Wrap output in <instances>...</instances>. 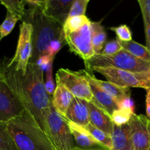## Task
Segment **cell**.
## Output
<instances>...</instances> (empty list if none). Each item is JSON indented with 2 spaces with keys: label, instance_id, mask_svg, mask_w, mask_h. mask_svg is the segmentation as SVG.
Listing matches in <instances>:
<instances>
[{
  "label": "cell",
  "instance_id": "7",
  "mask_svg": "<svg viewBox=\"0 0 150 150\" xmlns=\"http://www.w3.org/2000/svg\"><path fill=\"white\" fill-rule=\"evenodd\" d=\"M56 80L57 83L64 85L74 97L96 105L90 84L85 77L83 70L76 72L68 69L60 68L57 72Z\"/></svg>",
  "mask_w": 150,
  "mask_h": 150
},
{
  "label": "cell",
  "instance_id": "16",
  "mask_svg": "<svg viewBox=\"0 0 150 150\" xmlns=\"http://www.w3.org/2000/svg\"><path fill=\"white\" fill-rule=\"evenodd\" d=\"M89 108L91 124L111 136L114 123L111 120V117L104 110L92 103H89Z\"/></svg>",
  "mask_w": 150,
  "mask_h": 150
},
{
  "label": "cell",
  "instance_id": "30",
  "mask_svg": "<svg viewBox=\"0 0 150 150\" xmlns=\"http://www.w3.org/2000/svg\"><path fill=\"white\" fill-rule=\"evenodd\" d=\"M122 50V47L121 44H120V40L117 38V39L112 40L105 43L100 54L106 56L113 55V54H115L117 53L120 52Z\"/></svg>",
  "mask_w": 150,
  "mask_h": 150
},
{
  "label": "cell",
  "instance_id": "33",
  "mask_svg": "<svg viewBox=\"0 0 150 150\" xmlns=\"http://www.w3.org/2000/svg\"><path fill=\"white\" fill-rule=\"evenodd\" d=\"M142 10L144 23H150V0H139L138 1Z\"/></svg>",
  "mask_w": 150,
  "mask_h": 150
},
{
  "label": "cell",
  "instance_id": "41",
  "mask_svg": "<svg viewBox=\"0 0 150 150\" xmlns=\"http://www.w3.org/2000/svg\"><path fill=\"white\" fill-rule=\"evenodd\" d=\"M0 150H1V149H0Z\"/></svg>",
  "mask_w": 150,
  "mask_h": 150
},
{
  "label": "cell",
  "instance_id": "18",
  "mask_svg": "<svg viewBox=\"0 0 150 150\" xmlns=\"http://www.w3.org/2000/svg\"><path fill=\"white\" fill-rule=\"evenodd\" d=\"M111 137L113 144L112 150H134L128 124L121 126L114 124Z\"/></svg>",
  "mask_w": 150,
  "mask_h": 150
},
{
  "label": "cell",
  "instance_id": "17",
  "mask_svg": "<svg viewBox=\"0 0 150 150\" xmlns=\"http://www.w3.org/2000/svg\"><path fill=\"white\" fill-rule=\"evenodd\" d=\"M73 98V94L64 85L57 83L55 91L52 95V105L58 114L64 118Z\"/></svg>",
  "mask_w": 150,
  "mask_h": 150
},
{
  "label": "cell",
  "instance_id": "34",
  "mask_svg": "<svg viewBox=\"0 0 150 150\" xmlns=\"http://www.w3.org/2000/svg\"><path fill=\"white\" fill-rule=\"evenodd\" d=\"M118 104V107L120 109H124L127 110V111H130L133 114H135L134 109H135V105L134 102L132 100V98L130 97H127V98H123L120 101L117 103Z\"/></svg>",
  "mask_w": 150,
  "mask_h": 150
},
{
  "label": "cell",
  "instance_id": "31",
  "mask_svg": "<svg viewBox=\"0 0 150 150\" xmlns=\"http://www.w3.org/2000/svg\"><path fill=\"white\" fill-rule=\"evenodd\" d=\"M45 88L49 96H52L55 91V83L53 79V64H51L45 70Z\"/></svg>",
  "mask_w": 150,
  "mask_h": 150
},
{
  "label": "cell",
  "instance_id": "1",
  "mask_svg": "<svg viewBox=\"0 0 150 150\" xmlns=\"http://www.w3.org/2000/svg\"><path fill=\"white\" fill-rule=\"evenodd\" d=\"M9 59L0 60L7 84L15 94L25 111L45 133V117L52 105V98L45 88L43 70L36 64L29 63L26 73L16 71ZM46 135V134H45Z\"/></svg>",
  "mask_w": 150,
  "mask_h": 150
},
{
  "label": "cell",
  "instance_id": "3",
  "mask_svg": "<svg viewBox=\"0 0 150 150\" xmlns=\"http://www.w3.org/2000/svg\"><path fill=\"white\" fill-rule=\"evenodd\" d=\"M7 125L18 150H54L45 133L26 111Z\"/></svg>",
  "mask_w": 150,
  "mask_h": 150
},
{
  "label": "cell",
  "instance_id": "39",
  "mask_svg": "<svg viewBox=\"0 0 150 150\" xmlns=\"http://www.w3.org/2000/svg\"><path fill=\"white\" fill-rule=\"evenodd\" d=\"M4 78V72H3L2 68H1V65H0V80L3 79Z\"/></svg>",
  "mask_w": 150,
  "mask_h": 150
},
{
  "label": "cell",
  "instance_id": "40",
  "mask_svg": "<svg viewBox=\"0 0 150 150\" xmlns=\"http://www.w3.org/2000/svg\"><path fill=\"white\" fill-rule=\"evenodd\" d=\"M148 150H150V147H149V149H148Z\"/></svg>",
  "mask_w": 150,
  "mask_h": 150
},
{
  "label": "cell",
  "instance_id": "27",
  "mask_svg": "<svg viewBox=\"0 0 150 150\" xmlns=\"http://www.w3.org/2000/svg\"><path fill=\"white\" fill-rule=\"evenodd\" d=\"M133 114H134L131 113L130 111H127V110L118 108L113 112V114L111 116V119L114 125L121 126L128 124L130 119H131V117Z\"/></svg>",
  "mask_w": 150,
  "mask_h": 150
},
{
  "label": "cell",
  "instance_id": "10",
  "mask_svg": "<svg viewBox=\"0 0 150 150\" xmlns=\"http://www.w3.org/2000/svg\"><path fill=\"white\" fill-rule=\"evenodd\" d=\"M24 112V108L7 84L4 77L0 80V122L7 123Z\"/></svg>",
  "mask_w": 150,
  "mask_h": 150
},
{
  "label": "cell",
  "instance_id": "15",
  "mask_svg": "<svg viewBox=\"0 0 150 150\" xmlns=\"http://www.w3.org/2000/svg\"><path fill=\"white\" fill-rule=\"evenodd\" d=\"M83 73H84L86 79L89 82L94 99L96 102V105L104 110L111 117L113 112L119 108L117 101L114 100L110 95H108L106 92H104L100 87H99L96 83H94L89 79L86 70H83Z\"/></svg>",
  "mask_w": 150,
  "mask_h": 150
},
{
  "label": "cell",
  "instance_id": "23",
  "mask_svg": "<svg viewBox=\"0 0 150 150\" xmlns=\"http://www.w3.org/2000/svg\"><path fill=\"white\" fill-rule=\"evenodd\" d=\"M85 129L92 135V137L95 139L98 142L105 146L109 150H112L113 147V144H112V139L109 135L106 134L102 131L100 129L97 128L96 127L93 125L92 124L89 123V125L84 127Z\"/></svg>",
  "mask_w": 150,
  "mask_h": 150
},
{
  "label": "cell",
  "instance_id": "38",
  "mask_svg": "<svg viewBox=\"0 0 150 150\" xmlns=\"http://www.w3.org/2000/svg\"><path fill=\"white\" fill-rule=\"evenodd\" d=\"M73 150H108V149H81V148H79L77 147V146H76V147L74 148V149Z\"/></svg>",
  "mask_w": 150,
  "mask_h": 150
},
{
  "label": "cell",
  "instance_id": "19",
  "mask_svg": "<svg viewBox=\"0 0 150 150\" xmlns=\"http://www.w3.org/2000/svg\"><path fill=\"white\" fill-rule=\"evenodd\" d=\"M87 74L89 79L94 83H96L104 92H106L108 95H110L114 100L117 101V103L122 100L123 98L130 96V88L122 87V86H118V85L114 84V83H111L109 81H105L97 79L93 76L92 73H90V72L87 71Z\"/></svg>",
  "mask_w": 150,
  "mask_h": 150
},
{
  "label": "cell",
  "instance_id": "21",
  "mask_svg": "<svg viewBox=\"0 0 150 150\" xmlns=\"http://www.w3.org/2000/svg\"><path fill=\"white\" fill-rule=\"evenodd\" d=\"M122 49L140 59L150 62V51L144 45L136 42V41H128V42H122L120 41Z\"/></svg>",
  "mask_w": 150,
  "mask_h": 150
},
{
  "label": "cell",
  "instance_id": "35",
  "mask_svg": "<svg viewBox=\"0 0 150 150\" xmlns=\"http://www.w3.org/2000/svg\"><path fill=\"white\" fill-rule=\"evenodd\" d=\"M54 59L51 58V57H49L48 55H43L42 57H40L39 58V59L37 61V62L35 64L38 66L40 69H42L43 71L48 69V67L51 65V64H53V62H54Z\"/></svg>",
  "mask_w": 150,
  "mask_h": 150
},
{
  "label": "cell",
  "instance_id": "36",
  "mask_svg": "<svg viewBox=\"0 0 150 150\" xmlns=\"http://www.w3.org/2000/svg\"><path fill=\"white\" fill-rule=\"evenodd\" d=\"M145 35H146V47L150 51V23H144Z\"/></svg>",
  "mask_w": 150,
  "mask_h": 150
},
{
  "label": "cell",
  "instance_id": "2",
  "mask_svg": "<svg viewBox=\"0 0 150 150\" xmlns=\"http://www.w3.org/2000/svg\"><path fill=\"white\" fill-rule=\"evenodd\" d=\"M23 21L31 23L33 26V51L30 63L35 64L40 57L46 55L51 42L55 40H65L62 26L38 9L29 8L26 10Z\"/></svg>",
  "mask_w": 150,
  "mask_h": 150
},
{
  "label": "cell",
  "instance_id": "5",
  "mask_svg": "<svg viewBox=\"0 0 150 150\" xmlns=\"http://www.w3.org/2000/svg\"><path fill=\"white\" fill-rule=\"evenodd\" d=\"M45 130L54 150H73L76 146L67 120L58 114L53 105L45 117Z\"/></svg>",
  "mask_w": 150,
  "mask_h": 150
},
{
  "label": "cell",
  "instance_id": "11",
  "mask_svg": "<svg viewBox=\"0 0 150 150\" xmlns=\"http://www.w3.org/2000/svg\"><path fill=\"white\" fill-rule=\"evenodd\" d=\"M134 150H148L150 147V120L146 116L134 114L128 122Z\"/></svg>",
  "mask_w": 150,
  "mask_h": 150
},
{
  "label": "cell",
  "instance_id": "4",
  "mask_svg": "<svg viewBox=\"0 0 150 150\" xmlns=\"http://www.w3.org/2000/svg\"><path fill=\"white\" fill-rule=\"evenodd\" d=\"M84 64L90 73H93V67H113L137 73L150 71V62L136 58L124 49L113 55L95 54Z\"/></svg>",
  "mask_w": 150,
  "mask_h": 150
},
{
  "label": "cell",
  "instance_id": "37",
  "mask_svg": "<svg viewBox=\"0 0 150 150\" xmlns=\"http://www.w3.org/2000/svg\"><path fill=\"white\" fill-rule=\"evenodd\" d=\"M146 117H147V118L150 120V89L146 90Z\"/></svg>",
  "mask_w": 150,
  "mask_h": 150
},
{
  "label": "cell",
  "instance_id": "6",
  "mask_svg": "<svg viewBox=\"0 0 150 150\" xmlns=\"http://www.w3.org/2000/svg\"><path fill=\"white\" fill-rule=\"evenodd\" d=\"M92 71L100 73L108 81L122 87L150 89V71L137 73L113 67H93Z\"/></svg>",
  "mask_w": 150,
  "mask_h": 150
},
{
  "label": "cell",
  "instance_id": "12",
  "mask_svg": "<svg viewBox=\"0 0 150 150\" xmlns=\"http://www.w3.org/2000/svg\"><path fill=\"white\" fill-rule=\"evenodd\" d=\"M65 119L78 125L86 127L90 123L89 103L84 100L74 97Z\"/></svg>",
  "mask_w": 150,
  "mask_h": 150
},
{
  "label": "cell",
  "instance_id": "28",
  "mask_svg": "<svg viewBox=\"0 0 150 150\" xmlns=\"http://www.w3.org/2000/svg\"><path fill=\"white\" fill-rule=\"evenodd\" d=\"M89 2V0H73L68 18L73 17V16H85Z\"/></svg>",
  "mask_w": 150,
  "mask_h": 150
},
{
  "label": "cell",
  "instance_id": "25",
  "mask_svg": "<svg viewBox=\"0 0 150 150\" xmlns=\"http://www.w3.org/2000/svg\"><path fill=\"white\" fill-rule=\"evenodd\" d=\"M0 149L18 150L7 129V123L0 122Z\"/></svg>",
  "mask_w": 150,
  "mask_h": 150
},
{
  "label": "cell",
  "instance_id": "32",
  "mask_svg": "<svg viewBox=\"0 0 150 150\" xmlns=\"http://www.w3.org/2000/svg\"><path fill=\"white\" fill-rule=\"evenodd\" d=\"M64 44H66L65 40H55L51 42L47 50L46 55H48L51 58L54 59L56 54L60 51Z\"/></svg>",
  "mask_w": 150,
  "mask_h": 150
},
{
  "label": "cell",
  "instance_id": "9",
  "mask_svg": "<svg viewBox=\"0 0 150 150\" xmlns=\"http://www.w3.org/2000/svg\"><path fill=\"white\" fill-rule=\"evenodd\" d=\"M91 23H86L79 30L64 34L65 42L72 53L85 62L95 55L91 38Z\"/></svg>",
  "mask_w": 150,
  "mask_h": 150
},
{
  "label": "cell",
  "instance_id": "22",
  "mask_svg": "<svg viewBox=\"0 0 150 150\" xmlns=\"http://www.w3.org/2000/svg\"><path fill=\"white\" fill-rule=\"evenodd\" d=\"M0 4L6 7L7 13L14 16L18 20H23L26 13L25 0H0Z\"/></svg>",
  "mask_w": 150,
  "mask_h": 150
},
{
  "label": "cell",
  "instance_id": "29",
  "mask_svg": "<svg viewBox=\"0 0 150 150\" xmlns=\"http://www.w3.org/2000/svg\"><path fill=\"white\" fill-rule=\"evenodd\" d=\"M111 29L115 32L119 40L122 42H128L132 40V32L127 25H120L117 27L111 28Z\"/></svg>",
  "mask_w": 150,
  "mask_h": 150
},
{
  "label": "cell",
  "instance_id": "26",
  "mask_svg": "<svg viewBox=\"0 0 150 150\" xmlns=\"http://www.w3.org/2000/svg\"><path fill=\"white\" fill-rule=\"evenodd\" d=\"M18 21V19L17 18L10 13H7L5 19L0 25V42L3 38L7 36L13 31Z\"/></svg>",
  "mask_w": 150,
  "mask_h": 150
},
{
  "label": "cell",
  "instance_id": "8",
  "mask_svg": "<svg viewBox=\"0 0 150 150\" xmlns=\"http://www.w3.org/2000/svg\"><path fill=\"white\" fill-rule=\"evenodd\" d=\"M32 35L33 26L31 23L23 21L20 26L18 40L15 55L9 59V64L13 65L16 71L26 73L29 61L32 56Z\"/></svg>",
  "mask_w": 150,
  "mask_h": 150
},
{
  "label": "cell",
  "instance_id": "14",
  "mask_svg": "<svg viewBox=\"0 0 150 150\" xmlns=\"http://www.w3.org/2000/svg\"><path fill=\"white\" fill-rule=\"evenodd\" d=\"M67 124L77 147L81 149H108L99 142H97L92 137V135L85 129V127L78 125L68 120Z\"/></svg>",
  "mask_w": 150,
  "mask_h": 150
},
{
  "label": "cell",
  "instance_id": "20",
  "mask_svg": "<svg viewBox=\"0 0 150 150\" xmlns=\"http://www.w3.org/2000/svg\"><path fill=\"white\" fill-rule=\"evenodd\" d=\"M106 32L100 22L91 23V38L95 54H99L102 52L106 40Z\"/></svg>",
  "mask_w": 150,
  "mask_h": 150
},
{
  "label": "cell",
  "instance_id": "24",
  "mask_svg": "<svg viewBox=\"0 0 150 150\" xmlns=\"http://www.w3.org/2000/svg\"><path fill=\"white\" fill-rule=\"evenodd\" d=\"M90 22V20L86 16H73V17L67 18L65 23L63 25V32L64 34L74 32L79 30L83 27L86 23Z\"/></svg>",
  "mask_w": 150,
  "mask_h": 150
},
{
  "label": "cell",
  "instance_id": "13",
  "mask_svg": "<svg viewBox=\"0 0 150 150\" xmlns=\"http://www.w3.org/2000/svg\"><path fill=\"white\" fill-rule=\"evenodd\" d=\"M73 0H47L44 15L63 26L67 19Z\"/></svg>",
  "mask_w": 150,
  "mask_h": 150
}]
</instances>
